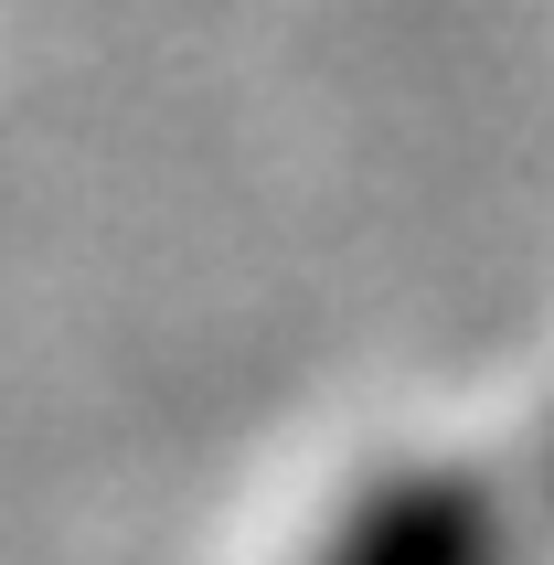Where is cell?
Returning <instances> with one entry per match:
<instances>
[{"instance_id":"6da1fadb","label":"cell","mask_w":554,"mask_h":565,"mask_svg":"<svg viewBox=\"0 0 554 565\" xmlns=\"http://www.w3.org/2000/svg\"><path fill=\"white\" fill-rule=\"evenodd\" d=\"M554 555V416L501 459L395 470L309 544V565H544Z\"/></svg>"}]
</instances>
